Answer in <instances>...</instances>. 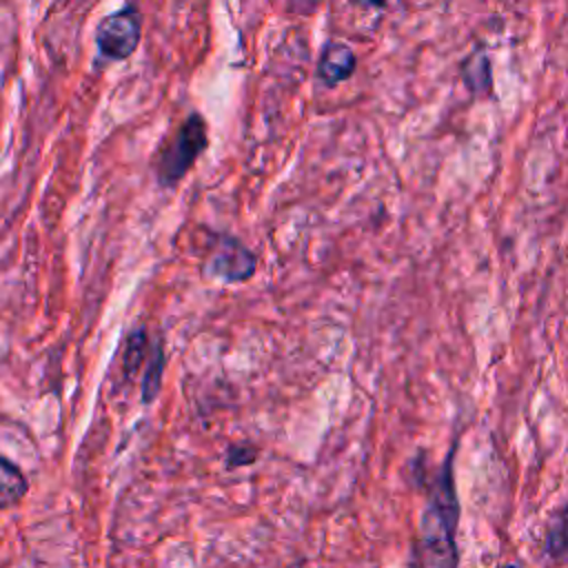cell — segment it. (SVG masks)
<instances>
[{
	"instance_id": "30bf717a",
	"label": "cell",
	"mask_w": 568,
	"mask_h": 568,
	"mask_svg": "<svg viewBox=\"0 0 568 568\" xmlns=\"http://www.w3.org/2000/svg\"><path fill=\"white\" fill-rule=\"evenodd\" d=\"M257 459V448L251 444H233L226 448V466H248Z\"/></svg>"
},
{
	"instance_id": "7c38bea8",
	"label": "cell",
	"mask_w": 568,
	"mask_h": 568,
	"mask_svg": "<svg viewBox=\"0 0 568 568\" xmlns=\"http://www.w3.org/2000/svg\"><path fill=\"white\" fill-rule=\"evenodd\" d=\"M504 568H519V566H517V564H506Z\"/></svg>"
},
{
	"instance_id": "9c48e42d",
	"label": "cell",
	"mask_w": 568,
	"mask_h": 568,
	"mask_svg": "<svg viewBox=\"0 0 568 568\" xmlns=\"http://www.w3.org/2000/svg\"><path fill=\"white\" fill-rule=\"evenodd\" d=\"M546 555L561 559L568 555V504L552 517L546 532Z\"/></svg>"
},
{
	"instance_id": "7a4b0ae2",
	"label": "cell",
	"mask_w": 568,
	"mask_h": 568,
	"mask_svg": "<svg viewBox=\"0 0 568 568\" xmlns=\"http://www.w3.org/2000/svg\"><path fill=\"white\" fill-rule=\"evenodd\" d=\"M206 146H209L206 122L202 120L200 113H191L180 124V129L169 138L166 146L158 155L155 171H158L160 184L171 186L180 182Z\"/></svg>"
},
{
	"instance_id": "8992f818",
	"label": "cell",
	"mask_w": 568,
	"mask_h": 568,
	"mask_svg": "<svg viewBox=\"0 0 568 568\" xmlns=\"http://www.w3.org/2000/svg\"><path fill=\"white\" fill-rule=\"evenodd\" d=\"M29 490V481L22 470L0 455V510L16 506Z\"/></svg>"
},
{
	"instance_id": "5b68a950",
	"label": "cell",
	"mask_w": 568,
	"mask_h": 568,
	"mask_svg": "<svg viewBox=\"0 0 568 568\" xmlns=\"http://www.w3.org/2000/svg\"><path fill=\"white\" fill-rule=\"evenodd\" d=\"M355 64H357V60H355V53L348 44L331 42L322 51L317 73L328 87H335V84H339V82H344L353 75Z\"/></svg>"
},
{
	"instance_id": "8fae6325",
	"label": "cell",
	"mask_w": 568,
	"mask_h": 568,
	"mask_svg": "<svg viewBox=\"0 0 568 568\" xmlns=\"http://www.w3.org/2000/svg\"><path fill=\"white\" fill-rule=\"evenodd\" d=\"M359 7H382L386 0H355Z\"/></svg>"
},
{
	"instance_id": "ba28073f",
	"label": "cell",
	"mask_w": 568,
	"mask_h": 568,
	"mask_svg": "<svg viewBox=\"0 0 568 568\" xmlns=\"http://www.w3.org/2000/svg\"><path fill=\"white\" fill-rule=\"evenodd\" d=\"M162 373H164V351L160 344L151 346L146 371L142 375V402L149 404L158 397L162 386Z\"/></svg>"
},
{
	"instance_id": "277c9868",
	"label": "cell",
	"mask_w": 568,
	"mask_h": 568,
	"mask_svg": "<svg viewBox=\"0 0 568 568\" xmlns=\"http://www.w3.org/2000/svg\"><path fill=\"white\" fill-rule=\"evenodd\" d=\"M257 268L255 255L235 237L222 235L215 240V248L206 264V273L222 282H244Z\"/></svg>"
},
{
	"instance_id": "3957f363",
	"label": "cell",
	"mask_w": 568,
	"mask_h": 568,
	"mask_svg": "<svg viewBox=\"0 0 568 568\" xmlns=\"http://www.w3.org/2000/svg\"><path fill=\"white\" fill-rule=\"evenodd\" d=\"M142 16L135 7H124L100 20L95 42L102 55L111 60H126L140 44Z\"/></svg>"
},
{
	"instance_id": "6da1fadb",
	"label": "cell",
	"mask_w": 568,
	"mask_h": 568,
	"mask_svg": "<svg viewBox=\"0 0 568 568\" xmlns=\"http://www.w3.org/2000/svg\"><path fill=\"white\" fill-rule=\"evenodd\" d=\"M457 524L459 501L453 479V455H448L428 486V504L419 519L408 568H457Z\"/></svg>"
},
{
	"instance_id": "52a82bcc",
	"label": "cell",
	"mask_w": 568,
	"mask_h": 568,
	"mask_svg": "<svg viewBox=\"0 0 568 568\" xmlns=\"http://www.w3.org/2000/svg\"><path fill=\"white\" fill-rule=\"evenodd\" d=\"M151 353V342L146 337V331H133L126 339L124 346V355H122V368L126 377H135L140 373L142 362L146 359V355Z\"/></svg>"
}]
</instances>
